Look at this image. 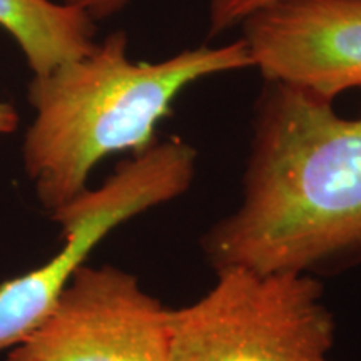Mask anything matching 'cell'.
I'll return each instance as SVG.
<instances>
[{
  "instance_id": "cell-1",
  "label": "cell",
  "mask_w": 361,
  "mask_h": 361,
  "mask_svg": "<svg viewBox=\"0 0 361 361\" xmlns=\"http://www.w3.org/2000/svg\"><path fill=\"white\" fill-rule=\"evenodd\" d=\"M251 126L241 201L201 238L214 271L322 278L361 266V116L266 80Z\"/></svg>"
},
{
  "instance_id": "cell-2",
  "label": "cell",
  "mask_w": 361,
  "mask_h": 361,
  "mask_svg": "<svg viewBox=\"0 0 361 361\" xmlns=\"http://www.w3.org/2000/svg\"><path fill=\"white\" fill-rule=\"evenodd\" d=\"M129 39L116 30L85 56L32 75L27 101L34 121L22 161L40 206L52 214L87 189L92 169L116 152L156 142V126L189 84L252 67L241 39L188 49L161 62H134Z\"/></svg>"
},
{
  "instance_id": "cell-3",
  "label": "cell",
  "mask_w": 361,
  "mask_h": 361,
  "mask_svg": "<svg viewBox=\"0 0 361 361\" xmlns=\"http://www.w3.org/2000/svg\"><path fill=\"white\" fill-rule=\"evenodd\" d=\"M204 296L168 308L171 361H333L335 318L319 278L218 269Z\"/></svg>"
},
{
  "instance_id": "cell-4",
  "label": "cell",
  "mask_w": 361,
  "mask_h": 361,
  "mask_svg": "<svg viewBox=\"0 0 361 361\" xmlns=\"http://www.w3.org/2000/svg\"><path fill=\"white\" fill-rule=\"evenodd\" d=\"M197 151L180 137L154 142L117 164L96 189H85L51 218L62 246L51 259L0 284V351L11 350L51 313L94 247L117 226L183 196L191 188Z\"/></svg>"
},
{
  "instance_id": "cell-5",
  "label": "cell",
  "mask_w": 361,
  "mask_h": 361,
  "mask_svg": "<svg viewBox=\"0 0 361 361\" xmlns=\"http://www.w3.org/2000/svg\"><path fill=\"white\" fill-rule=\"evenodd\" d=\"M7 361H171L168 308L128 271L84 264Z\"/></svg>"
},
{
  "instance_id": "cell-6",
  "label": "cell",
  "mask_w": 361,
  "mask_h": 361,
  "mask_svg": "<svg viewBox=\"0 0 361 361\" xmlns=\"http://www.w3.org/2000/svg\"><path fill=\"white\" fill-rule=\"evenodd\" d=\"M239 27L264 80L331 101L361 85V0H276Z\"/></svg>"
},
{
  "instance_id": "cell-7",
  "label": "cell",
  "mask_w": 361,
  "mask_h": 361,
  "mask_svg": "<svg viewBox=\"0 0 361 361\" xmlns=\"http://www.w3.org/2000/svg\"><path fill=\"white\" fill-rule=\"evenodd\" d=\"M0 27L19 45L32 75L96 47V19L61 0H0Z\"/></svg>"
},
{
  "instance_id": "cell-8",
  "label": "cell",
  "mask_w": 361,
  "mask_h": 361,
  "mask_svg": "<svg viewBox=\"0 0 361 361\" xmlns=\"http://www.w3.org/2000/svg\"><path fill=\"white\" fill-rule=\"evenodd\" d=\"M276 0H211L209 2V35H219L234 29L247 16Z\"/></svg>"
},
{
  "instance_id": "cell-9",
  "label": "cell",
  "mask_w": 361,
  "mask_h": 361,
  "mask_svg": "<svg viewBox=\"0 0 361 361\" xmlns=\"http://www.w3.org/2000/svg\"><path fill=\"white\" fill-rule=\"evenodd\" d=\"M61 2L82 8L92 19H104L121 11L128 0H61Z\"/></svg>"
},
{
  "instance_id": "cell-10",
  "label": "cell",
  "mask_w": 361,
  "mask_h": 361,
  "mask_svg": "<svg viewBox=\"0 0 361 361\" xmlns=\"http://www.w3.org/2000/svg\"><path fill=\"white\" fill-rule=\"evenodd\" d=\"M20 124V114L13 104L0 101V135L16 133Z\"/></svg>"
}]
</instances>
